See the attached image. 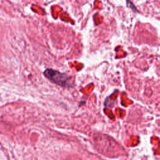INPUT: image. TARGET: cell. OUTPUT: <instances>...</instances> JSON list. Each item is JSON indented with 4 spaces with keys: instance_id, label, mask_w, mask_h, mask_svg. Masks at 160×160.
Listing matches in <instances>:
<instances>
[{
    "instance_id": "1",
    "label": "cell",
    "mask_w": 160,
    "mask_h": 160,
    "mask_svg": "<svg viewBox=\"0 0 160 160\" xmlns=\"http://www.w3.org/2000/svg\"><path fill=\"white\" fill-rule=\"evenodd\" d=\"M44 75L48 79L61 86L69 87L72 86L70 78L66 74L53 69H47L44 72Z\"/></svg>"
}]
</instances>
